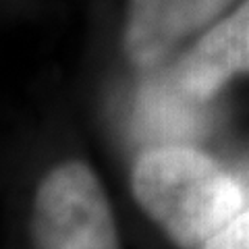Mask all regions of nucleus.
Listing matches in <instances>:
<instances>
[{
	"instance_id": "obj_1",
	"label": "nucleus",
	"mask_w": 249,
	"mask_h": 249,
	"mask_svg": "<svg viewBox=\"0 0 249 249\" xmlns=\"http://www.w3.org/2000/svg\"><path fill=\"white\" fill-rule=\"evenodd\" d=\"M133 197L181 249H199L243 212L245 193L235 177L191 145H156L131 170Z\"/></svg>"
},
{
	"instance_id": "obj_2",
	"label": "nucleus",
	"mask_w": 249,
	"mask_h": 249,
	"mask_svg": "<svg viewBox=\"0 0 249 249\" xmlns=\"http://www.w3.org/2000/svg\"><path fill=\"white\" fill-rule=\"evenodd\" d=\"M36 249H121L119 229L93 168L67 160L46 173L31 210Z\"/></svg>"
},
{
	"instance_id": "obj_3",
	"label": "nucleus",
	"mask_w": 249,
	"mask_h": 249,
	"mask_svg": "<svg viewBox=\"0 0 249 249\" xmlns=\"http://www.w3.org/2000/svg\"><path fill=\"white\" fill-rule=\"evenodd\" d=\"M232 0H127L123 50L131 65L152 69L183 40L214 23Z\"/></svg>"
},
{
	"instance_id": "obj_4",
	"label": "nucleus",
	"mask_w": 249,
	"mask_h": 249,
	"mask_svg": "<svg viewBox=\"0 0 249 249\" xmlns=\"http://www.w3.org/2000/svg\"><path fill=\"white\" fill-rule=\"evenodd\" d=\"M249 73V0L214 23L178 67V85L196 102L212 100L232 77Z\"/></svg>"
},
{
	"instance_id": "obj_5",
	"label": "nucleus",
	"mask_w": 249,
	"mask_h": 249,
	"mask_svg": "<svg viewBox=\"0 0 249 249\" xmlns=\"http://www.w3.org/2000/svg\"><path fill=\"white\" fill-rule=\"evenodd\" d=\"M199 249H249V210H243Z\"/></svg>"
}]
</instances>
